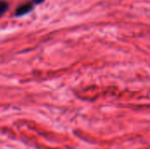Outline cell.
<instances>
[{
	"label": "cell",
	"instance_id": "cell-2",
	"mask_svg": "<svg viewBox=\"0 0 150 149\" xmlns=\"http://www.w3.org/2000/svg\"><path fill=\"white\" fill-rule=\"evenodd\" d=\"M7 9H8V4L0 0V17L7 11Z\"/></svg>",
	"mask_w": 150,
	"mask_h": 149
},
{
	"label": "cell",
	"instance_id": "cell-1",
	"mask_svg": "<svg viewBox=\"0 0 150 149\" xmlns=\"http://www.w3.org/2000/svg\"><path fill=\"white\" fill-rule=\"evenodd\" d=\"M32 10H33V4H32V3H26V4H24L20 5L19 7H18V9L15 11V15L18 16V17L23 16V15L27 14Z\"/></svg>",
	"mask_w": 150,
	"mask_h": 149
},
{
	"label": "cell",
	"instance_id": "cell-3",
	"mask_svg": "<svg viewBox=\"0 0 150 149\" xmlns=\"http://www.w3.org/2000/svg\"><path fill=\"white\" fill-rule=\"evenodd\" d=\"M44 0H33V3L36 4H41Z\"/></svg>",
	"mask_w": 150,
	"mask_h": 149
}]
</instances>
